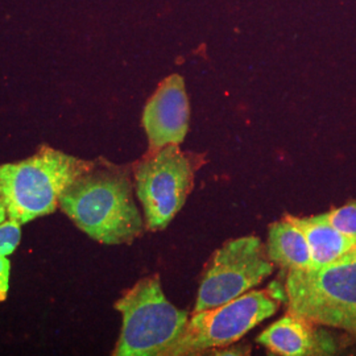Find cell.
Returning a JSON list of instances; mask_svg holds the SVG:
<instances>
[{"instance_id":"obj_1","label":"cell","mask_w":356,"mask_h":356,"mask_svg":"<svg viewBox=\"0 0 356 356\" xmlns=\"http://www.w3.org/2000/svg\"><path fill=\"white\" fill-rule=\"evenodd\" d=\"M129 166L97 160L60 195L58 207L76 227L102 244H131L145 229L134 200Z\"/></svg>"},{"instance_id":"obj_2","label":"cell","mask_w":356,"mask_h":356,"mask_svg":"<svg viewBox=\"0 0 356 356\" xmlns=\"http://www.w3.org/2000/svg\"><path fill=\"white\" fill-rule=\"evenodd\" d=\"M97 160H82L42 145L29 159L0 165V198L20 225L57 210L63 191Z\"/></svg>"},{"instance_id":"obj_3","label":"cell","mask_w":356,"mask_h":356,"mask_svg":"<svg viewBox=\"0 0 356 356\" xmlns=\"http://www.w3.org/2000/svg\"><path fill=\"white\" fill-rule=\"evenodd\" d=\"M123 323L116 356H170L189 322V313L172 305L159 275L138 281L116 302Z\"/></svg>"},{"instance_id":"obj_4","label":"cell","mask_w":356,"mask_h":356,"mask_svg":"<svg viewBox=\"0 0 356 356\" xmlns=\"http://www.w3.org/2000/svg\"><path fill=\"white\" fill-rule=\"evenodd\" d=\"M284 289L289 312L356 339V245L325 267L288 270Z\"/></svg>"},{"instance_id":"obj_5","label":"cell","mask_w":356,"mask_h":356,"mask_svg":"<svg viewBox=\"0 0 356 356\" xmlns=\"http://www.w3.org/2000/svg\"><path fill=\"white\" fill-rule=\"evenodd\" d=\"M200 165V156L170 144L154 152L148 151L132 166L145 229L156 232L168 227L193 191Z\"/></svg>"},{"instance_id":"obj_6","label":"cell","mask_w":356,"mask_h":356,"mask_svg":"<svg viewBox=\"0 0 356 356\" xmlns=\"http://www.w3.org/2000/svg\"><path fill=\"white\" fill-rule=\"evenodd\" d=\"M281 298H285V293L273 288L250 291L223 305L193 313L170 356L200 355L229 347L272 317L279 310Z\"/></svg>"},{"instance_id":"obj_7","label":"cell","mask_w":356,"mask_h":356,"mask_svg":"<svg viewBox=\"0 0 356 356\" xmlns=\"http://www.w3.org/2000/svg\"><path fill=\"white\" fill-rule=\"evenodd\" d=\"M267 247L254 235L225 243L206 264L193 313L223 305L273 273Z\"/></svg>"},{"instance_id":"obj_8","label":"cell","mask_w":356,"mask_h":356,"mask_svg":"<svg viewBox=\"0 0 356 356\" xmlns=\"http://www.w3.org/2000/svg\"><path fill=\"white\" fill-rule=\"evenodd\" d=\"M191 107L184 78L178 74L165 78L143 111V127L148 138V151L166 145H181L189 129Z\"/></svg>"},{"instance_id":"obj_9","label":"cell","mask_w":356,"mask_h":356,"mask_svg":"<svg viewBox=\"0 0 356 356\" xmlns=\"http://www.w3.org/2000/svg\"><path fill=\"white\" fill-rule=\"evenodd\" d=\"M257 343L282 356L332 355L337 351L332 337L322 325L289 310L257 337Z\"/></svg>"},{"instance_id":"obj_10","label":"cell","mask_w":356,"mask_h":356,"mask_svg":"<svg viewBox=\"0 0 356 356\" xmlns=\"http://www.w3.org/2000/svg\"><path fill=\"white\" fill-rule=\"evenodd\" d=\"M286 218L305 235L310 250L313 268H321L338 260L356 245L355 239L335 229L325 214L300 216L286 214Z\"/></svg>"},{"instance_id":"obj_11","label":"cell","mask_w":356,"mask_h":356,"mask_svg":"<svg viewBox=\"0 0 356 356\" xmlns=\"http://www.w3.org/2000/svg\"><path fill=\"white\" fill-rule=\"evenodd\" d=\"M266 247L268 257L277 267L288 270L313 268L305 235L286 216L269 225Z\"/></svg>"},{"instance_id":"obj_12","label":"cell","mask_w":356,"mask_h":356,"mask_svg":"<svg viewBox=\"0 0 356 356\" xmlns=\"http://www.w3.org/2000/svg\"><path fill=\"white\" fill-rule=\"evenodd\" d=\"M325 216L335 229L356 241V201L331 209L330 211L325 213Z\"/></svg>"},{"instance_id":"obj_13","label":"cell","mask_w":356,"mask_h":356,"mask_svg":"<svg viewBox=\"0 0 356 356\" xmlns=\"http://www.w3.org/2000/svg\"><path fill=\"white\" fill-rule=\"evenodd\" d=\"M22 241V225L13 218L0 223V256H10Z\"/></svg>"},{"instance_id":"obj_14","label":"cell","mask_w":356,"mask_h":356,"mask_svg":"<svg viewBox=\"0 0 356 356\" xmlns=\"http://www.w3.org/2000/svg\"><path fill=\"white\" fill-rule=\"evenodd\" d=\"M11 263L6 256H0V302L7 298L10 291Z\"/></svg>"},{"instance_id":"obj_15","label":"cell","mask_w":356,"mask_h":356,"mask_svg":"<svg viewBox=\"0 0 356 356\" xmlns=\"http://www.w3.org/2000/svg\"><path fill=\"white\" fill-rule=\"evenodd\" d=\"M8 218V213H7V207L4 201L0 198V223H3L6 219Z\"/></svg>"}]
</instances>
